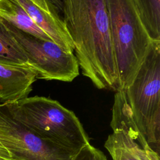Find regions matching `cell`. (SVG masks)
<instances>
[{
	"label": "cell",
	"instance_id": "13",
	"mask_svg": "<svg viewBox=\"0 0 160 160\" xmlns=\"http://www.w3.org/2000/svg\"><path fill=\"white\" fill-rule=\"evenodd\" d=\"M71 160H108L105 154L90 143L81 148Z\"/></svg>",
	"mask_w": 160,
	"mask_h": 160
},
{
	"label": "cell",
	"instance_id": "4",
	"mask_svg": "<svg viewBox=\"0 0 160 160\" xmlns=\"http://www.w3.org/2000/svg\"><path fill=\"white\" fill-rule=\"evenodd\" d=\"M160 41H152L131 84L124 90L142 139L160 156Z\"/></svg>",
	"mask_w": 160,
	"mask_h": 160
},
{
	"label": "cell",
	"instance_id": "8",
	"mask_svg": "<svg viewBox=\"0 0 160 160\" xmlns=\"http://www.w3.org/2000/svg\"><path fill=\"white\" fill-rule=\"evenodd\" d=\"M37 76L29 66L0 63V104L28 97Z\"/></svg>",
	"mask_w": 160,
	"mask_h": 160
},
{
	"label": "cell",
	"instance_id": "5",
	"mask_svg": "<svg viewBox=\"0 0 160 160\" xmlns=\"http://www.w3.org/2000/svg\"><path fill=\"white\" fill-rule=\"evenodd\" d=\"M3 21L26 54L29 65L37 72V79L71 82L78 76L79 68L74 53L64 51L52 41L38 38Z\"/></svg>",
	"mask_w": 160,
	"mask_h": 160
},
{
	"label": "cell",
	"instance_id": "9",
	"mask_svg": "<svg viewBox=\"0 0 160 160\" xmlns=\"http://www.w3.org/2000/svg\"><path fill=\"white\" fill-rule=\"evenodd\" d=\"M112 131L104 143L112 160H159V155L142 148L124 131L120 129Z\"/></svg>",
	"mask_w": 160,
	"mask_h": 160
},
{
	"label": "cell",
	"instance_id": "2",
	"mask_svg": "<svg viewBox=\"0 0 160 160\" xmlns=\"http://www.w3.org/2000/svg\"><path fill=\"white\" fill-rule=\"evenodd\" d=\"M5 104L14 118L46 140L76 153L90 143L74 112L56 100L35 96Z\"/></svg>",
	"mask_w": 160,
	"mask_h": 160
},
{
	"label": "cell",
	"instance_id": "7",
	"mask_svg": "<svg viewBox=\"0 0 160 160\" xmlns=\"http://www.w3.org/2000/svg\"><path fill=\"white\" fill-rule=\"evenodd\" d=\"M33 22L52 41L64 51L73 53L74 46L54 1L49 0H17Z\"/></svg>",
	"mask_w": 160,
	"mask_h": 160
},
{
	"label": "cell",
	"instance_id": "1",
	"mask_svg": "<svg viewBox=\"0 0 160 160\" xmlns=\"http://www.w3.org/2000/svg\"><path fill=\"white\" fill-rule=\"evenodd\" d=\"M62 11L82 75L99 89L117 91L118 74L106 0H65Z\"/></svg>",
	"mask_w": 160,
	"mask_h": 160
},
{
	"label": "cell",
	"instance_id": "12",
	"mask_svg": "<svg viewBox=\"0 0 160 160\" xmlns=\"http://www.w3.org/2000/svg\"><path fill=\"white\" fill-rule=\"evenodd\" d=\"M0 63L29 66L28 59L0 17ZM32 68V67H31Z\"/></svg>",
	"mask_w": 160,
	"mask_h": 160
},
{
	"label": "cell",
	"instance_id": "6",
	"mask_svg": "<svg viewBox=\"0 0 160 160\" xmlns=\"http://www.w3.org/2000/svg\"><path fill=\"white\" fill-rule=\"evenodd\" d=\"M0 144L11 160H71L76 152L46 140L11 115L0 104Z\"/></svg>",
	"mask_w": 160,
	"mask_h": 160
},
{
	"label": "cell",
	"instance_id": "11",
	"mask_svg": "<svg viewBox=\"0 0 160 160\" xmlns=\"http://www.w3.org/2000/svg\"><path fill=\"white\" fill-rule=\"evenodd\" d=\"M142 24L152 41H160V0H133Z\"/></svg>",
	"mask_w": 160,
	"mask_h": 160
},
{
	"label": "cell",
	"instance_id": "3",
	"mask_svg": "<svg viewBox=\"0 0 160 160\" xmlns=\"http://www.w3.org/2000/svg\"><path fill=\"white\" fill-rule=\"evenodd\" d=\"M118 74V91L131 84L152 41L138 14L133 0H106Z\"/></svg>",
	"mask_w": 160,
	"mask_h": 160
},
{
	"label": "cell",
	"instance_id": "14",
	"mask_svg": "<svg viewBox=\"0 0 160 160\" xmlns=\"http://www.w3.org/2000/svg\"><path fill=\"white\" fill-rule=\"evenodd\" d=\"M0 160H11L10 156L5 148L0 144Z\"/></svg>",
	"mask_w": 160,
	"mask_h": 160
},
{
	"label": "cell",
	"instance_id": "10",
	"mask_svg": "<svg viewBox=\"0 0 160 160\" xmlns=\"http://www.w3.org/2000/svg\"><path fill=\"white\" fill-rule=\"evenodd\" d=\"M0 17L26 33L44 40L51 41L33 22L17 0H0Z\"/></svg>",
	"mask_w": 160,
	"mask_h": 160
}]
</instances>
